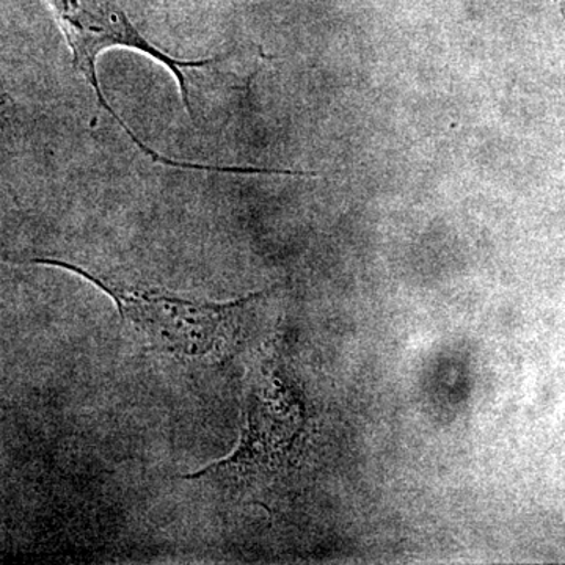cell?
I'll list each match as a JSON object with an SVG mask.
<instances>
[{
  "label": "cell",
  "instance_id": "1",
  "mask_svg": "<svg viewBox=\"0 0 565 565\" xmlns=\"http://www.w3.org/2000/svg\"><path fill=\"white\" fill-rule=\"evenodd\" d=\"M31 263L81 275L114 300L121 322L141 345L189 362H206L232 351L244 308L258 296L228 303L202 302L167 289L128 285L65 259L35 258Z\"/></svg>",
  "mask_w": 565,
  "mask_h": 565
},
{
  "label": "cell",
  "instance_id": "2",
  "mask_svg": "<svg viewBox=\"0 0 565 565\" xmlns=\"http://www.w3.org/2000/svg\"><path fill=\"white\" fill-rule=\"evenodd\" d=\"M61 31L68 43L74 66L79 70L93 93L98 98L99 106L121 126L122 131L131 137L132 143L150 159L158 156V151L147 147L121 120L120 115L110 106L106 93L103 92L98 74V58L104 51L114 47L139 51L152 61L161 63L163 68L173 74L180 87L182 104L193 117V90L199 87V77L203 73L214 71L218 63L228 58H206V61H181L169 52L159 50L134 24L129 14L122 9L118 0H46Z\"/></svg>",
  "mask_w": 565,
  "mask_h": 565
},
{
  "label": "cell",
  "instance_id": "3",
  "mask_svg": "<svg viewBox=\"0 0 565 565\" xmlns=\"http://www.w3.org/2000/svg\"><path fill=\"white\" fill-rule=\"evenodd\" d=\"M13 114V104H11L10 96L0 87V129L10 125Z\"/></svg>",
  "mask_w": 565,
  "mask_h": 565
}]
</instances>
